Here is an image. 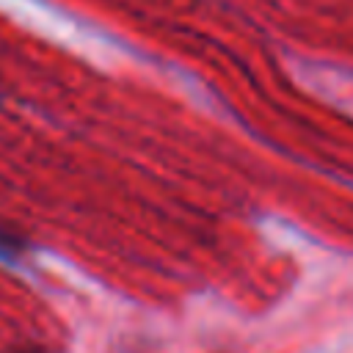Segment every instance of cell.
Masks as SVG:
<instances>
[{"label":"cell","mask_w":353,"mask_h":353,"mask_svg":"<svg viewBox=\"0 0 353 353\" xmlns=\"http://www.w3.org/2000/svg\"><path fill=\"white\" fill-rule=\"evenodd\" d=\"M25 353H41V350H25Z\"/></svg>","instance_id":"cell-1"}]
</instances>
